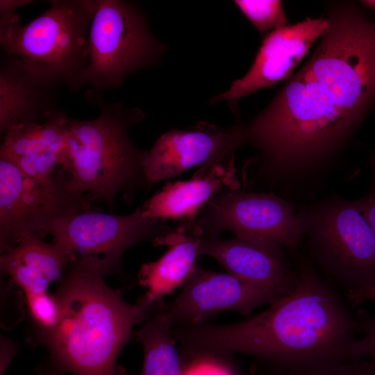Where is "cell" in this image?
Here are the masks:
<instances>
[{
  "label": "cell",
  "instance_id": "obj_2",
  "mask_svg": "<svg viewBox=\"0 0 375 375\" xmlns=\"http://www.w3.org/2000/svg\"><path fill=\"white\" fill-rule=\"evenodd\" d=\"M294 287L264 311L226 325L182 326L176 339L194 355L240 353L274 362L285 372L331 374L351 360L358 322L344 299L306 260Z\"/></svg>",
  "mask_w": 375,
  "mask_h": 375
},
{
  "label": "cell",
  "instance_id": "obj_27",
  "mask_svg": "<svg viewBox=\"0 0 375 375\" xmlns=\"http://www.w3.org/2000/svg\"><path fill=\"white\" fill-rule=\"evenodd\" d=\"M345 297L348 302L355 306L375 302V284L361 290L347 292Z\"/></svg>",
  "mask_w": 375,
  "mask_h": 375
},
{
  "label": "cell",
  "instance_id": "obj_13",
  "mask_svg": "<svg viewBox=\"0 0 375 375\" xmlns=\"http://www.w3.org/2000/svg\"><path fill=\"white\" fill-rule=\"evenodd\" d=\"M328 27L325 17H307L267 33L248 72L212 102L226 101L235 107L241 98L286 80Z\"/></svg>",
  "mask_w": 375,
  "mask_h": 375
},
{
  "label": "cell",
  "instance_id": "obj_8",
  "mask_svg": "<svg viewBox=\"0 0 375 375\" xmlns=\"http://www.w3.org/2000/svg\"><path fill=\"white\" fill-rule=\"evenodd\" d=\"M69 174L59 167L45 181L24 176L11 162L0 158V249L16 246L27 234L42 239L58 218L89 210L94 201L68 186Z\"/></svg>",
  "mask_w": 375,
  "mask_h": 375
},
{
  "label": "cell",
  "instance_id": "obj_24",
  "mask_svg": "<svg viewBox=\"0 0 375 375\" xmlns=\"http://www.w3.org/2000/svg\"><path fill=\"white\" fill-rule=\"evenodd\" d=\"M337 375H375V362L371 359H353L342 364Z\"/></svg>",
  "mask_w": 375,
  "mask_h": 375
},
{
  "label": "cell",
  "instance_id": "obj_11",
  "mask_svg": "<svg viewBox=\"0 0 375 375\" xmlns=\"http://www.w3.org/2000/svg\"><path fill=\"white\" fill-rule=\"evenodd\" d=\"M243 145L242 123L225 128L200 121L186 130L167 131L147 151L144 169L149 188L192 167L220 161Z\"/></svg>",
  "mask_w": 375,
  "mask_h": 375
},
{
  "label": "cell",
  "instance_id": "obj_1",
  "mask_svg": "<svg viewBox=\"0 0 375 375\" xmlns=\"http://www.w3.org/2000/svg\"><path fill=\"white\" fill-rule=\"evenodd\" d=\"M327 31L269 104L243 124L254 180L310 176L331 163L375 103V22L356 3L328 1Z\"/></svg>",
  "mask_w": 375,
  "mask_h": 375
},
{
  "label": "cell",
  "instance_id": "obj_22",
  "mask_svg": "<svg viewBox=\"0 0 375 375\" xmlns=\"http://www.w3.org/2000/svg\"><path fill=\"white\" fill-rule=\"evenodd\" d=\"M30 316L42 334L52 330L60 315V304L56 294L48 292L25 294Z\"/></svg>",
  "mask_w": 375,
  "mask_h": 375
},
{
  "label": "cell",
  "instance_id": "obj_3",
  "mask_svg": "<svg viewBox=\"0 0 375 375\" xmlns=\"http://www.w3.org/2000/svg\"><path fill=\"white\" fill-rule=\"evenodd\" d=\"M56 294V326L42 334L49 352L46 375H128L117 358L134 326L149 317L153 306L126 302L104 277L119 267L97 256H76Z\"/></svg>",
  "mask_w": 375,
  "mask_h": 375
},
{
  "label": "cell",
  "instance_id": "obj_6",
  "mask_svg": "<svg viewBox=\"0 0 375 375\" xmlns=\"http://www.w3.org/2000/svg\"><path fill=\"white\" fill-rule=\"evenodd\" d=\"M310 258L347 289L375 284V235L358 199L331 195L297 212Z\"/></svg>",
  "mask_w": 375,
  "mask_h": 375
},
{
  "label": "cell",
  "instance_id": "obj_29",
  "mask_svg": "<svg viewBox=\"0 0 375 375\" xmlns=\"http://www.w3.org/2000/svg\"><path fill=\"white\" fill-rule=\"evenodd\" d=\"M359 3L364 8L375 11V0L359 1Z\"/></svg>",
  "mask_w": 375,
  "mask_h": 375
},
{
  "label": "cell",
  "instance_id": "obj_26",
  "mask_svg": "<svg viewBox=\"0 0 375 375\" xmlns=\"http://www.w3.org/2000/svg\"><path fill=\"white\" fill-rule=\"evenodd\" d=\"M365 217L370 224L375 235V175L370 191L363 197L358 199Z\"/></svg>",
  "mask_w": 375,
  "mask_h": 375
},
{
  "label": "cell",
  "instance_id": "obj_28",
  "mask_svg": "<svg viewBox=\"0 0 375 375\" xmlns=\"http://www.w3.org/2000/svg\"><path fill=\"white\" fill-rule=\"evenodd\" d=\"M16 349L15 344L6 338L1 339L0 375H3L11 361Z\"/></svg>",
  "mask_w": 375,
  "mask_h": 375
},
{
  "label": "cell",
  "instance_id": "obj_7",
  "mask_svg": "<svg viewBox=\"0 0 375 375\" xmlns=\"http://www.w3.org/2000/svg\"><path fill=\"white\" fill-rule=\"evenodd\" d=\"M166 48L153 36L135 3L97 0L81 84L100 92L119 88L128 76L158 64Z\"/></svg>",
  "mask_w": 375,
  "mask_h": 375
},
{
  "label": "cell",
  "instance_id": "obj_17",
  "mask_svg": "<svg viewBox=\"0 0 375 375\" xmlns=\"http://www.w3.org/2000/svg\"><path fill=\"white\" fill-rule=\"evenodd\" d=\"M240 188L232 154L220 161L203 165L190 180L167 183L142 209L146 217L161 222L191 221L212 198L228 190Z\"/></svg>",
  "mask_w": 375,
  "mask_h": 375
},
{
  "label": "cell",
  "instance_id": "obj_12",
  "mask_svg": "<svg viewBox=\"0 0 375 375\" xmlns=\"http://www.w3.org/2000/svg\"><path fill=\"white\" fill-rule=\"evenodd\" d=\"M279 299L228 272H213L198 265L180 294L161 310L173 326H189L202 324L228 310L248 316L258 307L271 305Z\"/></svg>",
  "mask_w": 375,
  "mask_h": 375
},
{
  "label": "cell",
  "instance_id": "obj_20",
  "mask_svg": "<svg viewBox=\"0 0 375 375\" xmlns=\"http://www.w3.org/2000/svg\"><path fill=\"white\" fill-rule=\"evenodd\" d=\"M76 255L60 244L47 243L32 234L24 235L15 247L1 253L0 262L23 265L47 277L51 283L62 279V272Z\"/></svg>",
  "mask_w": 375,
  "mask_h": 375
},
{
  "label": "cell",
  "instance_id": "obj_9",
  "mask_svg": "<svg viewBox=\"0 0 375 375\" xmlns=\"http://www.w3.org/2000/svg\"><path fill=\"white\" fill-rule=\"evenodd\" d=\"M191 221L205 237L228 231L282 249H297L303 238L297 212L283 198L241 188L214 197Z\"/></svg>",
  "mask_w": 375,
  "mask_h": 375
},
{
  "label": "cell",
  "instance_id": "obj_25",
  "mask_svg": "<svg viewBox=\"0 0 375 375\" xmlns=\"http://www.w3.org/2000/svg\"><path fill=\"white\" fill-rule=\"evenodd\" d=\"M32 2L31 0H1L0 27L19 23V18L16 14V10Z\"/></svg>",
  "mask_w": 375,
  "mask_h": 375
},
{
  "label": "cell",
  "instance_id": "obj_10",
  "mask_svg": "<svg viewBox=\"0 0 375 375\" xmlns=\"http://www.w3.org/2000/svg\"><path fill=\"white\" fill-rule=\"evenodd\" d=\"M174 229L146 217L142 207L125 215L91 209L56 219L49 235L76 256H97L119 267L122 256L131 246L144 241L164 244Z\"/></svg>",
  "mask_w": 375,
  "mask_h": 375
},
{
  "label": "cell",
  "instance_id": "obj_15",
  "mask_svg": "<svg viewBox=\"0 0 375 375\" xmlns=\"http://www.w3.org/2000/svg\"><path fill=\"white\" fill-rule=\"evenodd\" d=\"M69 119L58 110L42 123L10 127L1 138L0 158L15 165L27 177L51 178L65 160Z\"/></svg>",
  "mask_w": 375,
  "mask_h": 375
},
{
  "label": "cell",
  "instance_id": "obj_5",
  "mask_svg": "<svg viewBox=\"0 0 375 375\" xmlns=\"http://www.w3.org/2000/svg\"><path fill=\"white\" fill-rule=\"evenodd\" d=\"M26 24L0 27L5 55L33 72L78 90L89 62L88 35L97 0H52Z\"/></svg>",
  "mask_w": 375,
  "mask_h": 375
},
{
  "label": "cell",
  "instance_id": "obj_30",
  "mask_svg": "<svg viewBox=\"0 0 375 375\" xmlns=\"http://www.w3.org/2000/svg\"><path fill=\"white\" fill-rule=\"evenodd\" d=\"M283 375H337L336 373L332 374H296L290 372H284Z\"/></svg>",
  "mask_w": 375,
  "mask_h": 375
},
{
  "label": "cell",
  "instance_id": "obj_31",
  "mask_svg": "<svg viewBox=\"0 0 375 375\" xmlns=\"http://www.w3.org/2000/svg\"><path fill=\"white\" fill-rule=\"evenodd\" d=\"M369 163L370 165L375 170V150L372 153L370 158H369Z\"/></svg>",
  "mask_w": 375,
  "mask_h": 375
},
{
  "label": "cell",
  "instance_id": "obj_14",
  "mask_svg": "<svg viewBox=\"0 0 375 375\" xmlns=\"http://www.w3.org/2000/svg\"><path fill=\"white\" fill-rule=\"evenodd\" d=\"M199 255L217 260L230 274L281 298L294 287L297 274L282 248L269 243L235 237L201 238Z\"/></svg>",
  "mask_w": 375,
  "mask_h": 375
},
{
  "label": "cell",
  "instance_id": "obj_16",
  "mask_svg": "<svg viewBox=\"0 0 375 375\" xmlns=\"http://www.w3.org/2000/svg\"><path fill=\"white\" fill-rule=\"evenodd\" d=\"M61 84L5 55L0 67V135L12 126L42 123L58 110Z\"/></svg>",
  "mask_w": 375,
  "mask_h": 375
},
{
  "label": "cell",
  "instance_id": "obj_4",
  "mask_svg": "<svg viewBox=\"0 0 375 375\" xmlns=\"http://www.w3.org/2000/svg\"><path fill=\"white\" fill-rule=\"evenodd\" d=\"M85 97L99 108L92 120L69 119L67 149L61 167L69 176V188L112 207L119 192L131 199L149 189L144 160L147 151L136 147L128 131L145 118L142 109L110 103L101 92L90 88Z\"/></svg>",
  "mask_w": 375,
  "mask_h": 375
},
{
  "label": "cell",
  "instance_id": "obj_21",
  "mask_svg": "<svg viewBox=\"0 0 375 375\" xmlns=\"http://www.w3.org/2000/svg\"><path fill=\"white\" fill-rule=\"evenodd\" d=\"M234 3L262 34L287 26L281 1L237 0Z\"/></svg>",
  "mask_w": 375,
  "mask_h": 375
},
{
  "label": "cell",
  "instance_id": "obj_19",
  "mask_svg": "<svg viewBox=\"0 0 375 375\" xmlns=\"http://www.w3.org/2000/svg\"><path fill=\"white\" fill-rule=\"evenodd\" d=\"M173 326L160 310L134 333L144 351L143 367L139 375H185L176 349Z\"/></svg>",
  "mask_w": 375,
  "mask_h": 375
},
{
  "label": "cell",
  "instance_id": "obj_23",
  "mask_svg": "<svg viewBox=\"0 0 375 375\" xmlns=\"http://www.w3.org/2000/svg\"><path fill=\"white\" fill-rule=\"evenodd\" d=\"M359 334L349 349L350 360L369 357L375 362V315L360 310L356 315Z\"/></svg>",
  "mask_w": 375,
  "mask_h": 375
},
{
  "label": "cell",
  "instance_id": "obj_18",
  "mask_svg": "<svg viewBox=\"0 0 375 375\" xmlns=\"http://www.w3.org/2000/svg\"><path fill=\"white\" fill-rule=\"evenodd\" d=\"M203 237L192 221L182 222L167 236V251L156 261L144 264L139 272L141 285L146 288L142 299L153 306L164 296L184 285L199 265V244Z\"/></svg>",
  "mask_w": 375,
  "mask_h": 375
},
{
  "label": "cell",
  "instance_id": "obj_32",
  "mask_svg": "<svg viewBox=\"0 0 375 375\" xmlns=\"http://www.w3.org/2000/svg\"><path fill=\"white\" fill-rule=\"evenodd\" d=\"M200 375H203L202 373H201ZM206 375H220V373H219H219H217V374H216V373H215L214 374H210V373H209V374L208 373V374H206ZM222 375H223V374H222Z\"/></svg>",
  "mask_w": 375,
  "mask_h": 375
}]
</instances>
